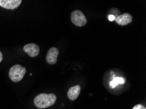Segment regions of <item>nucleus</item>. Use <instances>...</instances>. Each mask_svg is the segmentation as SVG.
<instances>
[{
  "label": "nucleus",
  "instance_id": "nucleus-12",
  "mask_svg": "<svg viewBox=\"0 0 146 109\" xmlns=\"http://www.w3.org/2000/svg\"><path fill=\"white\" fill-rule=\"evenodd\" d=\"M2 60H3V54H2L1 51H0V63L2 61Z\"/></svg>",
  "mask_w": 146,
  "mask_h": 109
},
{
  "label": "nucleus",
  "instance_id": "nucleus-6",
  "mask_svg": "<svg viewBox=\"0 0 146 109\" xmlns=\"http://www.w3.org/2000/svg\"><path fill=\"white\" fill-rule=\"evenodd\" d=\"M23 50L26 53H27L29 56L34 57L37 56L39 54V47L37 44L35 43H29L26 44L24 46Z\"/></svg>",
  "mask_w": 146,
  "mask_h": 109
},
{
  "label": "nucleus",
  "instance_id": "nucleus-7",
  "mask_svg": "<svg viewBox=\"0 0 146 109\" xmlns=\"http://www.w3.org/2000/svg\"><path fill=\"white\" fill-rule=\"evenodd\" d=\"M116 23L120 26H127L131 23L132 21V17L129 13H124L117 16L115 18Z\"/></svg>",
  "mask_w": 146,
  "mask_h": 109
},
{
  "label": "nucleus",
  "instance_id": "nucleus-3",
  "mask_svg": "<svg viewBox=\"0 0 146 109\" xmlns=\"http://www.w3.org/2000/svg\"><path fill=\"white\" fill-rule=\"evenodd\" d=\"M71 20L75 26H78V27L85 26L87 23V20L85 15L80 10L73 11L71 14Z\"/></svg>",
  "mask_w": 146,
  "mask_h": 109
},
{
  "label": "nucleus",
  "instance_id": "nucleus-9",
  "mask_svg": "<svg viewBox=\"0 0 146 109\" xmlns=\"http://www.w3.org/2000/svg\"><path fill=\"white\" fill-rule=\"evenodd\" d=\"M125 82V79L122 77H115L112 80L111 82H110V86L111 88H115L118 84H123Z\"/></svg>",
  "mask_w": 146,
  "mask_h": 109
},
{
  "label": "nucleus",
  "instance_id": "nucleus-10",
  "mask_svg": "<svg viewBox=\"0 0 146 109\" xmlns=\"http://www.w3.org/2000/svg\"><path fill=\"white\" fill-rule=\"evenodd\" d=\"M132 109H146V108L144 106L141 105V104H137Z\"/></svg>",
  "mask_w": 146,
  "mask_h": 109
},
{
  "label": "nucleus",
  "instance_id": "nucleus-11",
  "mask_svg": "<svg viewBox=\"0 0 146 109\" xmlns=\"http://www.w3.org/2000/svg\"><path fill=\"white\" fill-rule=\"evenodd\" d=\"M108 18H109V20L113 21V20H115V17L114 15H109V16H108Z\"/></svg>",
  "mask_w": 146,
  "mask_h": 109
},
{
  "label": "nucleus",
  "instance_id": "nucleus-8",
  "mask_svg": "<svg viewBox=\"0 0 146 109\" xmlns=\"http://www.w3.org/2000/svg\"><path fill=\"white\" fill-rule=\"evenodd\" d=\"M81 87L79 85H77L70 88L68 92V97L71 101H75L78 98L80 94Z\"/></svg>",
  "mask_w": 146,
  "mask_h": 109
},
{
  "label": "nucleus",
  "instance_id": "nucleus-5",
  "mask_svg": "<svg viewBox=\"0 0 146 109\" xmlns=\"http://www.w3.org/2000/svg\"><path fill=\"white\" fill-rule=\"evenodd\" d=\"M21 3L22 0H0V7L6 9H15Z\"/></svg>",
  "mask_w": 146,
  "mask_h": 109
},
{
  "label": "nucleus",
  "instance_id": "nucleus-4",
  "mask_svg": "<svg viewBox=\"0 0 146 109\" xmlns=\"http://www.w3.org/2000/svg\"><path fill=\"white\" fill-rule=\"evenodd\" d=\"M59 54V50L56 47H52L48 50L47 56H46V60L47 62L50 65H54L57 61Z\"/></svg>",
  "mask_w": 146,
  "mask_h": 109
},
{
  "label": "nucleus",
  "instance_id": "nucleus-2",
  "mask_svg": "<svg viewBox=\"0 0 146 109\" xmlns=\"http://www.w3.org/2000/svg\"><path fill=\"white\" fill-rule=\"evenodd\" d=\"M26 73V68L24 67L17 64V65H13L10 69L9 72V77L11 80V81L18 82L22 81Z\"/></svg>",
  "mask_w": 146,
  "mask_h": 109
},
{
  "label": "nucleus",
  "instance_id": "nucleus-1",
  "mask_svg": "<svg viewBox=\"0 0 146 109\" xmlns=\"http://www.w3.org/2000/svg\"><path fill=\"white\" fill-rule=\"evenodd\" d=\"M56 101V96L54 93H41L34 99L35 106L38 108H45L53 105Z\"/></svg>",
  "mask_w": 146,
  "mask_h": 109
}]
</instances>
